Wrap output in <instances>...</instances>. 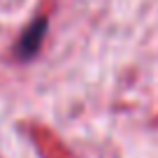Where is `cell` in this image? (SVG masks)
Instances as JSON below:
<instances>
[{
	"mask_svg": "<svg viewBox=\"0 0 158 158\" xmlns=\"http://www.w3.org/2000/svg\"><path fill=\"white\" fill-rule=\"evenodd\" d=\"M47 33V19H35L28 28L23 30V35L16 42V58L21 60H30L42 47V40Z\"/></svg>",
	"mask_w": 158,
	"mask_h": 158,
	"instance_id": "6da1fadb",
	"label": "cell"
}]
</instances>
